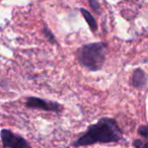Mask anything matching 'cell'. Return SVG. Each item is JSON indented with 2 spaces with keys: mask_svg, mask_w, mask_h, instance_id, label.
<instances>
[{
  "mask_svg": "<svg viewBox=\"0 0 148 148\" xmlns=\"http://www.w3.org/2000/svg\"><path fill=\"white\" fill-rule=\"evenodd\" d=\"M123 138V132L117 121L112 118H101L72 143L74 147L93 145L97 143L118 142Z\"/></svg>",
  "mask_w": 148,
  "mask_h": 148,
  "instance_id": "6da1fadb",
  "label": "cell"
},
{
  "mask_svg": "<svg viewBox=\"0 0 148 148\" xmlns=\"http://www.w3.org/2000/svg\"><path fill=\"white\" fill-rule=\"evenodd\" d=\"M25 107L29 109H38L46 112H54V113H60L63 109L62 106L56 101H46L36 97H27L25 101Z\"/></svg>",
  "mask_w": 148,
  "mask_h": 148,
  "instance_id": "277c9868",
  "label": "cell"
},
{
  "mask_svg": "<svg viewBox=\"0 0 148 148\" xmlns=\"http://www.w3.org/2000/svg\"><path fill=\"white\" fill-rule=\"evenodd\" d=\"M80 12H81V14L83 15V18L85 19V21H86L87 25H88L90 31L92 32V33L97 32V21H95V18L93 17V15L91 14V13L89 12L88 10H86V9H84V8H81L80 9Z\"/></svg>",
  "mask_w": 148,
  "mask_h": 148,
  "instance_id": "8992f818",
  "label": "cell"
},
{
  "mask_svg": "<svg viewBox=\"0 0 148 148\" xmlns=\"http://www.w3.org/2000/svg\"><path fill=\"white\" fill-rule=\"evenodd\" d=\"M133 145L135 148H148V139L141 140V139H136L134 140Z\"/></svg>",
  "mask_w": 148,
  "mask_h": 148,
  "instance_id": "ba28073f",
  "label": "cell"
},
{
  "mask_svg": "<svg viewBox=\"0 0 148 148\" xmlns=\"http://www.w3.org/2000/svg\"><path fill=\"white\" fill-rule=\"evenodd\" d=\"M146 84V75L145 72L142 69L138 68L135 69L132 73L131 77V85L135 88H140L143 87Z\"/></svg>",
  "mask_w": 148,
  "mask_h": 148,
  "instance_id": "5b68a950",
  "label": "cell"
},
{
  "mask_svg": "<svg viewBox=\"0 0 148 148\" xmlns=\"http://www.w3.org/2000/svg\"><path fill=\"white\" fill-rule=\"evenodd\" d=\"M1 140L4 148H33L25 138L8 129L1 130Z\"/></svg>",
  "mask_w": 148,
  "mask_h": 148,
  "instance_id": "3957f363",
  "label": "cell"
},
{
  "mask_svg": "<svg viewBox=\"0 0 148 148\" xmlns=\"http://www.w3.org/2000/svg\"><path fill=\"white\" fill-rule=\"evenodd\" d=\"M89 4H90V7L93 9V11L97 13H101V5H99V1L97 0H88Z\"/></svg>",
  "mask_w": 148,
  "mask_h": 148,
  "instance_id": "9c48e42d",
  "label": "cell"
},
{
  "mask_svg": "<svg viewBox=\"0 0 148 148\" xmlns=\"http://www.w3.org/2000/svg\"><path fill=\"white\" fill-rule=\"evenodd\" d=\"M43 34H44V36L46 37V39H47L50 43L54 44V45H56V44H57V41H56L55 36H54V34L52 33L50 29H48V27H45L43 29Z\"/></svg>",
  "mask_w": 148,
  "mask_h": 148,
  "instance_id": "52a82bcc",
  "label": "cell"
},
{
  "mask_svg": "<svg viewBox=\"0 0 148 148\" xmlns=\"http://www.w3.org/2000/svg\"><path fill=\"white\" fill-rule=\"evenodd\" d=\"M107 47V44L103 42L86 44L80 47L76 52L79 64L89 71L101 70L106 60Z\"/></svg>",
  "mask_w": 148,
  "mask_h": 148,
  "instance_id": "7a4b0ae2",
  "label": "cell"
}]
</instances>
